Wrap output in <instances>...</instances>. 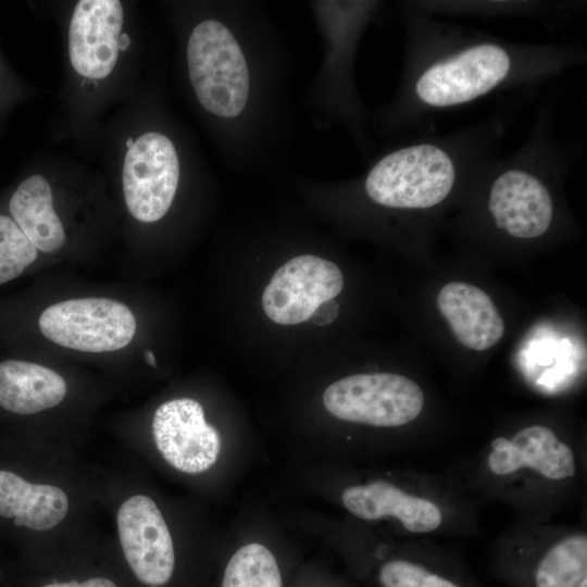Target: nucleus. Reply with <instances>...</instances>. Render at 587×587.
Returning a JSON list of instances; mask_svg holds the SVG:
<instances>
[{
  "label": "nucleus",
  "instance_id": "1",
  "mask_svg": "<svg viewBox=\"0 0 587 587\" xmlns=\"http://www.w3.org/2000/svg\"><path fill=\"white\" fill-rule=\"evenodd\" d=\"M480 507L501 503L521 522H550L586 498L582 438L548 423L500 433L448 471Z\"/></svg>",
  "mask_w": 587,
  "mask_h": 587
},
{
  "label": "nucleus",
  "instance_id": "2",
  "mask_svg": "<svg viewBox=\"0 0 587 587\" xmlns=\"http://www.w3.org/2000/svg\"><path fill=\"white\" fill-rule=\"evenodd\" d=\"M344 508L367 523H387L402 538H472L480 532L479 505L449 472L409 471L346 486Z\"/></svg>",
  "mask_w": 587,
  "mask_h": 587
},
{
  "label": "nucleus",
  "instance_id": "3",
  "mask_svg": "<svg viewBox=\"0 0 587 587\" xmlns=\"http://www.w3.org/2000/svg\"><path fill=\"white\" fill-rule=\"evenodd\" d=\"M489 567L508 587H576L587 577L586 526L516 521L495 539Z\"/></svg>",
  "mask_w": 587,
  "mask_h": 587
},
{
  "label": "nucleus",
  "instance_id": "4",
  "mask_svg": "<svg viewBox=\"0 0 587 587\" xmlns=\"http://www.w3.org/2000/svg\"><path fill=\"white\" fill-rule=\"evenodd\" d=\"M191 85L201 105L220 117H236L247 105L250 74L243 52L230 29L205 20L191 32L187 45Z\"/></svg>",
  "mask_w": 587,
  "mask_h": 587
},
{
  "label": "nucleus",
  "instance_id": "5",
  "mask_svg": "<svg viewBox=\"0 0 587 587\" xmlns=\"http://www.w3.org/2000/svg\"><path fill=\"white\" fill-rule=\"evenodd\" d=\"M323 404L340 421L395 429L417 423L425 410L426 396L408 376L359 373L330 384L323 394Z\"/></svg>",
  "mask_w": 587,
  "mask_h": 587
},
{
  "label": "nucleus",
  "instance_id": "6",
  "mask_svg": "<svg viewBox=\"0 0 587 587\" xmlns=\"http://www.w3.org/2000/svg\"><path fill=\"white\" fill-rule=\"evenodd\" d=\"M455 168L450 155L430 143L388 153L369 172L365 191L374 202L392 209H427L451 191Z\"/></svg>",
  "mask_w": 587,
  "mask_h": 587
},
{
  "label": "nucleus",
  "instance_id": "7",
  "mask_svg": "<svg viewBox=\"0 0 587 587\" xmlns=\"http://www.w3.org/2000/svg\"><path fill=\"white\" fill-rule=\"evenodd\" d=\"M361 570L378 587H484L464 559L434 539L382 541Z\"/></svg>",
  "mask_w": 587,
  "mask_h": 587
},
{
  "label": "nucleus",
  "instance_id": "8",
  "mask_svg": "<svg viewBox=\"0 0 587 587\" xmlns=\"http://www.w3.org/2000/svg\"><path fill=\"white\" fill-rule=\"evenodd\" d=\"M39 329L50 341L77 351L100 353L126 347L136 319L124 303L109 298L60 301L42 311Z\"/></svg>",
  "mask_w": 587,
  "mask_h": 587
},
{
  "label": "nucleus",
  "instance_id": "9",
  "mask_svg": "<svg viewBox=\"0 0 587 587\" xmlns=\"http://www.w3.org/2000/svg\"><path fill=\"white\" fill-rule=\"evenodd\" d=\"M179 180V161L173 142L161 133L141 135L127 150L123 190L129 213L145 223L168 211Z\"/></svg>",
  "mask_w": 587,
  "mask_h": 587
},
{
  "label": "nucleus",
  "instance_id": "10",
  "mask_svg": "<svg viewBox=\"0 0 587 587\" xmlns=\"http://www.w3.org/2000/svg\"><path fill=\"white\" fill-rule=\"evenodd\" d=\"M120 545L136 578L149 587H163L174 575L176 554L170 528L157 503L133 495L116 513Z\"/></svg>",
  "mask_w": 587,
  "mask_h": 587
},
{
  "label": "nucleus",
  "instance_id": "11",
  "mask_svg": "<svg viewBox=\"0 0 587 587\" xmlns=\"http://www.w3.org/2000/svg\"><path fill=\"white\" fill-rule=\"evenodd\" d=\"M510 68V55L500 46H474L429 66L419 77L415 93L430 107L458 105L494 89Z\"/></svg>",
  "mask_w": 587,
  "mask_h": 587
},
{
  "label": "nucleus",
  "instance_id": "12",
  "mask_svg": "<svg viewBox=\"0 0 587 587\" xmlns=\"http://www.w3.org/2000/svg\"><path fill=\"white\" fill-rule=\"evenodd\" d=\"M342 287V273L335 263L312 254L298 255L274 273L263 291L262 308L277 324H299Z\"/></svg>",
  "mask_w": 587,
  "mask_h": 587
},
{
  "label": "nucleus",
  "instance_id": "13",
  "mask_svg": "<svg viewBox=\"0 0 587 587\" xmlns=\"http://www.w3.org/2000/svg\"><path fill=\"white\" fill-rule=\"evenodd\" d=\"M152 436L162 458L186 474L209 470L221 449L217 430L207 423L201 404L191 398L162 403L153 415Z\"/></svg>",
  "mask_w": 587,
  "mask_h": 587
},
{
  "label": "nucleus",
  "instance_id": "14",
  "mask_svg": "<svg viewBox=\"0 0 587 587\" xmlns=\"http://www.w3.org/2000/svg\"><path fill=\"white\" fill-rule=\"evenodd\" d=\"M123 18L118 0L77 2L70 24L68 52L78 74L101 79L113 71L120 51Z\"/></svg>",
  "mask_w": 587,
  "mask_h": 587
},
{
  "label": "nucleus",
  "instance_id": "15",
  "mask_svg": "<svg viewBox=\"0 0 587 587\" xmlns=\"http://www.w3.org/2000/svg\"><path fill=\"white\" fill-rule=\"evenodd\" d=\"M488 209L498 228L521 239L544 235L553 216L547 187L535 175L519 168L497 177L490 188Z\"/></svg>",
  "mask_w": 587,
  "mask_h": 587
},
{
  "label": "nucleus",
  "instance_id": "16",
  "mask_svg": "<svg viewBox=\"0 0 587 587\" xmlns=\"http://www.w3.org/2000/svg\"><path fill=\"white\" fill-rule=\"evenodd\" d=\"M437 307L455 338L469 349L487 350L504 334V323L494 301L472 284H446L438 292Z\"/></svg>",
  "mask_w": 587,
  "mask_h": 587
},
{
  "label": "nucleus",
  "instance_id": "17",
  "mask_svg": "<svg viewBox=\"0 0 587 587\" xmlns=\"http://www.w3.org/2000/svg\"><path fill=\"white\" fill-rule=\"evenodd\" d=\"M67 494L51 484H36L0 470V516L36 532L57 527L67 516Z\"/></svg>",
  "mask_w": 587,
  "mask_h": 587
},
{
  "label": "nucleus",
  "instance_id": "18",
  "mask_svg": "<svg viewBox=\"0 0 587 587\" xmlns=\"http://www.w3.org/2000/svg\"><path fill=\"white\" fill-rule=\"evenodd\" d=\"M65 379L55 371L33 362H0V407L22 415L59 405L65 398Z\"/></svg>",
  "mask_w": 587,
  "mask_h": 587
},
{
  "label": "nucleus",
  "instance_id": "19",
  "mask_svg": "<svg viewBox=\"0 0 587 587\" xmlns=\"http://www.w3.org/2000/svg\"><path fill=\"white\" fill-rule=\"evenodd\" d=\"M52 200L47 179L35 174L18 185L9 202L13 221L36 249L45 253L58 251L65 242L64 228Z\"/></svg>",
  "mask_w": 587,
  "mask_h": 587
},
{
  "label": "nucleus",
  "instance_id": "20",
  "mask_svg": "<svg viewBox=\"0 0 587 587\" xmlns=\"http://www.w3.org/2000/svg\"><path fill=\"white\" fill-rule=\"evenodd\" d=\"M220 587H284V574L267 547L251 542L232 554L223 570Z\"/></svg>",
  "mask_w": 587,
  "mask_h": 587
},
{
  "label": "nucleus",
  "instance_id": "21",
  "mask_svg": "<svg viewBox=\"0 0 587 587\" xmlns=\"http://www.w3.org/2000/svg\"><path fill=\"white\" fill-rule=\"evenodd\" d=\"M38 255V250L13 218L0 214V284L17 277Z\"/></svg>",
  "mask_w": 587,
  "mask_h": 587
},
{
  "label": "nucleus",
  "instance_id": "22",
  "mask_svg": "<svg viewBox=\"0 0 587 587\" xmlns=\"http://www.w3.org/2000/svg\"><path fill=\"white\" fill-rule=\"evenodd\" d=\"M41 587H117L116 584L107 577H91L82 582L71 580L64 583H49Z\"/></svg>",
  "mask_w": 587,
  "mask_h": 587
},
{
  "label": "nucleus",
  "instance_id": "23",
  "mask_svg": "<svg viewBox=\"0 0 587 587\" xmlns=\"http://www.w3.org/2000/svg\"><path fill=\"white\" fill-rule=\"evenodd\" d=\"M329 302L330 300L323 302L312 314L311 320L315 324L326 325L336 319L338 314V304L334 301L328 309Z\"/></svg>",
  "mask_w": 587,
  "mask_h": 587
},
{
  "label": "nucleus",
  "instance_id": "24",
  "mask_svg": "<svg viewBox=\"0 0 587 587\" xmlns=\"http://www.w3.org/2000/svg\"><path fill=\"white\" fill-rule=\"evenodd\" d=\"M129 43H130V37L128 36V34L126 33L121 34L118 38V49L124 51L128 48Z\"/></svg>",
  "mask_w": 587,
  "mask_h": 587
},
{
  "label": "nucleus",
  "instance_id": "25",
  "mask_svg": "<svg viewBox=\"0 0 587 587\" xmlns=\"http://www.w3.org/2000/svg\"><path fill=\"white\" fill-rule=\"evenodd\" d=\"M145 358H146L147 362H148L150 365L157 366V365H155V358H154V354L152 353V351L146 350V351H145Z\"/></svg>",
  "mask_w": 587,
  "mask_h": 587
},
{
  "label": "nucleus",
  "instance_id": "26",
  "mask_svg": "<svg viewBox=\"0 0 587 587\" xmlns=\"http://www.w3.org/2000/svg\"><path fill=\"white\" fill-rule=\"evenodd\" d=\"M576 587H587V577L583 578Z\"/></svg>",
  "mask_w": 587,
  "mask_h": 587
},
{
  "label": "nucleus",
  "instance_id": "27",
  "mask_svg": "<svg viewBox=\"0 0 587 587\" xmlns=\"http://www.w3.org/2000/svg\"><path fill=\"white\" fill-rule=\"evenodd\" d=\"M134 145V139L132 137H129L126 141V147L127 149H129L132 146Z\"/></svg>",
  "mask_w": 587,
  "mask_h": 587
}]
</instances>
